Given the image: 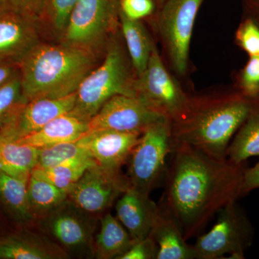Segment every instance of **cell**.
Here are the masks:
<instances>
[{
    "label": "cell",
    "mask_w": 259,
    "mask_h": 259,
    "mask_svg": "<svg viewBox=\"0 0 259 259\" xmlns=\"http://www.w3.org/2000/svg\"><path fill=\"white\" fill-rule=\"evenodd\" d=\"M244 168L189 145L174 144L161 209L175 218L186 240L200 233L220 209L241 196Z\"/></svg>",
    "instance_id": "cell-1"
},
{
    "label": "cell",
    "mask_w": 259,
    "mask_h": 259,
    "mask_svg": "<svg viewBox=\"0 0 259 259\" xmlns=\"http://www.w3.org/2000/svg\"><path fill=\"white\" fill-rule=\"evenodd\" d=\"M166 119L168 118L148 107L137 96L115 95L89 121L85 134L98 131L143 134L149 126Z\"/></svg>",
    "instance_id": "cell-12"
},
{
    "label": "cell",
    "mask_w": 259,
    "mask_h": 259,
    "mask_svg": "<svg viewBox=\"0 0 259 259\" xmlns=\"http://www.w3.org/2000/svg\"><path fill=\"white\" fill-rule=\"evenodd\" d=\"M29 179L19 178L0 171V199L21 221H33L28 202Z\"/></svg>",
    "instance_id": "cell-27"
},
{
    "label": "cell",
    "mask_w": 259,
    "mask_h": 259,
    "mask_svg": "<svg viewBox=\"0 0 259 259\" xmlns=\"http://www.w3.org/2000/svg\"><path fill=\"white\" fill-rule=\"evenodd\" d=\"M120 28L136 76L144 73L155 44L141 20H131L120 10Z\"/></svg>",
    "instance_id": "cell-21"
},
{
    "label": "cell",
    "mask_w": 259,
    "mask_h": 259,
    "mask_svg": "<svg viewBox=\"0 0 259 259\" xmlns=\"http://www.w3.org/2000/svg\"><path fill=\"white\" fill-rule=\"evenodd\" d=\"M156 2H157L158 8H159V7L164 3L165 0H156Z\"/></svg>",
    "instance_id": "cell-39"
},
{
    "label": "cell",
    "mask_w": 259,
    "mask_h": 259,
    "mask_svg": "<svg viewBox=\"0 0 259 259\" xmlns=\"http://www.w3.org/2000/svg\"><path fill=\"white\" fill-rule=\"evenodd\" d=\"M120 0H78L59 42L103 56L120 27Z\"/></svg>",
    "instance_id": "cell-5"
},
{
    "label": "cell",
    "mask_w": 259,
    "mask_h": 259,
    "mask_svg": "<svg viewBox=\"0 0 259 259\" xmlns=\"http://www.w3.org/2000/svg\"><path fill=\"white\" fill-rule=\"evenodd\" d=\"M217 221L193 246L196 259L244 258L254 236V228L236 203L231 202L220 209Z\"/></svg>",
    "instance_id": "cell-7"
},
{
    "label": "cell",
    "mask_w": 259,
    "mask_h": 259,
    "mask_svg": "<svg viewBox=\"0 0 259 259\" xmlns=\"http://www.w3.org/2000/svg\"><path fill=\"white\" fill-rule=\"evenodd\" d=\"M117 32L107 44L102 61L83 80L76 93L71 113L90 121L115 95L136 96L137 76L131 61L117 37Z\"/></svg>",
    "instance_id": "cell-4"
},
{
    "label": "cell",
    "mask_w": 259,
    "mask_h": 259,
    "mask_svg": "<svg viewBox=\"0 0 259 259\" xmlns=\"http://www.w3.org/2000/svg\"><path fill=\"white\" fill-rule=\"evenodd\" d=\"M44 40L35 20L10 10L0 15V61L18 65Z\"/></svg>",
    "instance_id": "cell-13"
},
{
    "label": "cell",
    "mask_w": 259,
    "mask_h": 259,
    "mask_svg": "<svg viewBox=\"0 0 259 259\" xmlns=\"http://www.w3.org/2000/svg\"><path fill=\"white\" fill-rule=\"evenodd\" d=\"M76 93L61 98L28 100L20 107L13 124L0 139L17 140L41 128L74 108Z\"/></svg>",
    "instance_id": "cell-15"
},
{
    "label": "cell",
    "mask_w": 259,
    "mask_h": 259,
    "mask_svg": "<svg viewBox=\"0 0 259 259\" xmlns=\"http://www.w3.org/2000/svg\"><path fill=\"white\" fill-rule=\"evenodd\" d=\"M103 56L61 42L42 40L19 64L24 99L27 102L61 98L76 93Z\"/></svg>",
    "instance_id": "cell-2"
},
{
    "label": "cell",
    "mask_w": 259,
    "mask_h": 259,
    "mask_svg": "<svg viewBox=\"0 0 259 259\" xmlns=\"http://www.w3.org/2000/svg\"><path fill=\"white\" fill-rule=\"evenodd\" d=\"M10 8L8 0H0V15L3 14L5 12L9 11Z\"/></svg>",
    "instance_id": "cell-37"
},
{
    "label": "cell",
    "mask_w": 259,
    "mask_h": 259,
    "mask_svg": "<svg viewBox=\"0 0 259 259\" xmlns=\"http://www.w3.org/2000/svg\"><path fill=\"white\" fill-rule=\"evenodd\" d=\"M150 235L157 244L156 259H196L193 246L187 243L178 223L163 209Z\"/></svg>",
    "instance_id": "cell-19"
},
{
    "label": "cell",
    "mask_w": 259,
    "mask_h": 259,
    "mask_svg": "<svg viewBox=\"0 0 259 259\" xmlns=\"http://www.w3.org/2000/svg\"><path fill=\"white\" fill-rule=\"evenodd\" d=\"M88 122L70 112L59 116L38 131L13 141L37 148L72 142L86 134Z\"/></svg>",
    "instance_id": "cell-18"
},
{
    "label": "cell",
    "mask_w": 259,
    "mask_h": 259,
    "mask_svg": "<svg viewBox=\"0 0 259 259\" xmlns=\"http://www.w3.org/2000/svg\"><path fill=\"white\" fill-rule=\"evenodd\" d=\"M237 40L250 56H259V28L251 19H247L237 32Z\"/></svg>",
    "instance_id": "cell-30"
},
{
    "label": "cell",
    "mask_w": 259,
    "mask_h": 259,
    "mask_svg": "<svg viewBox=\"0 0 259 259\" xmlns=\"http://www.w3.org/2000/svg\"><path fill=\"white\" fill-rule=\"evenodd\" d=\"M156 0H120V13L129 19L141 20L154 13Z\"/></svg>",
    "instance_id": "cell-32"
},
{
    "label": "cell",
    "mask_w": 259,
    "mask_h": 259,
    "mask_svg": "<svg viewBox=\"0 0 259 259\" xmlns=\"http://www.w3.org/2000/svg\"><path fill=\"white\" fill-rule=\"evenodd\" d=\"M19 74L18 65L0 61V87Z\"/></svg>",
    "instance_id": "cell-36"
},
{
    "label": "cell",
    "mask_w": 259,
    "mask_h": 259,
    "mask_svg": "<svg viewBox=\"0 0 259 259\" xmlns=\"http://www.w3.org/2000/svg\"><path fill=\"white\" fill-rule=\"evenodd\" d=\"M259 188V161L254 166L245 169L241 185V196Z\"/></svg>",
    "instance_id": "cell-35"
},
{
    "label": "cell",
    "mask_w": 259,
    "mask_h": 259,
    "mask_svg": "<svg viewBox=\"0 0 259 259\" xmlns=\"http://www.w3.org/2000/svg\"><path fill=\"white\" fill-rule=\"evenodd\" d=\"M39 148L19 144L13 140L0 139V171L29 179L38 163Z\"/></svg>",
    "instance_id": "cell-22"
},
{
    "label": "cell",
    "mask_w": 259,
    "mask_h": 259,
    "mask_svg": "<svg viewBox=\"0 0 259 259\" xmlns=\"http://www.w3.org/2000/svg\"><path fill=\"white\" fill-rule=\"evenodd\" d=\"M173 147L168 119L145 130L127 160V178L131 187L150 195L160 181L166 177V158Z\"/></svg>",
    "instance_id": "cell-6"
},
{
    "label": "cell",
    "mask_w": 259,
    "mask_h": 259,
    "mask_svg": "<svg viewBox=\"0 0 259 259\" xmlns=\"http://www.w3.org/2000/svg\"><path fill=\"white\" fill-rule=\"evenodd\" d=\"M67 199V192L31 172L28 184V202L33 220L40 221Z\"/></svg>",
    "instance_id": "cell-23"
},
{
    "label": "cell",
    "mask_w": 259,
    "mask_h": 259,
    "mask_svg": "<svg viewBox=\"0 0 259 259\" xmlns=\"http://www.w3.org/2000/svg\"><path fill=\"white\" fill-rule=\"evenodd\" d=\"M141 134L98 131L83 135L77 141L97 165L107 169L121 171V167L128 160Z\"/></svg>",
    "instance_id": "cell-14"
},
{
    "label": "cell",
    "mask_w": 259,
    "mask_h": 259,
    "mask_svg": "<svg viewBox=\"0 0 259 259\" xmlns=\"http://www.w3.org/2000/svg\"><path fill=\"white\" fill-rule=\"evenodd\" d=\"M81 156L89 155L78 141L39 148L38 163L35 167L49 168Z\"/></svg>",
    "instance_id": "cell-29"
},
{
    "label": "cell",
    "mask_w": 259,
    "mask_h": 259,
    "mask_svg": "<svg viewBox=\"0 0 259 259\" xmlns=\"http://www.w3.org/2000/svg\"><path fill=\"white\" fill-rule=\"evenodd\" d=\"M78 0H46L37 23L44 40L59 42Z\"/></svg>",
    "instance_id": "cell-25"
},
{
    "label": "cell",
    "mask_w": 259,
    "mask_h": 259,
    "mask_svg": "<svg viewBox=\"0 0 259 259\" xmlns=\"http://www.w3.org/2000/svg\"><path fill=\"white\" fill-rule=\"evenodd\" d=\"M241 86L245 96H259V56H250L241 75Z\"/></svg>",
    "instance_id": "cell-31"
},
{
    "label": "cell",
    "mask_w": 259,
    "mask_h": 259,
    "mask_svg": "<svg viewBox=\"0 0 259 259\" xmlns=\"http://www.w3.org/2000/svg\"><path fill=\"white\" fill-rule=\"evenodd\" d=\"M25 102L19 74L0 87V139L10 128Z\"/></svg>",
    "instance_id": "cell-28"
},
{
    "label": "cell",
    "mask_w": 259,
    "mask_h": 259,
    "mask_svg": "<svg viewBox=\"0 0 259 259\" xmlns=\"http://www.w3.org/2000/svg\"><path fill=\"white\" fill-rule=\"evenodd\" d=\"M69 255L53 240L34 233L0 238V259H64Z\"/></svg>",
    "instance_id": "cell-17"
},
{
    "label": "cell",
    "mask_w": 259,
    "mask_h": 259,
    "mask_svg": "<svg viewBox=\"0 0 259 259\" xmlns=\"http://www.w3.org/2000/svg\"><path fill=\"white\" fill-rule=\"evenodd\" d=\"M115 209L117 219L134 241L150 236L161 212V207L150 198V195L131 187L120 196Z\"/></svg>",
    "instance_id": "cell-16"
},
{
    "label": "cell",
    "mask_w": 259,
    "mask_h": 259,
    "mask_svg": "<svg viewBox=\"0 0 259 259\" xmlns=\"http://www.w3.org/2000/svg\"><path fill=\"white\" fill-rule=\"evenodd\" d=\"M130 186L127 176L121 171L95 165L83 173L68 192V199L90 214L106 211Z\"/></svg>",
    "instance_id": "cell-11"
},
{
    "label": "cell",
    "mask_w": 259,
    "mask_h": 259,
    "mask_svg": "<svg viewBox=\"0 0 259 259\" xmlns=\"http://www.w3.org/2000/svg\"><path fill=\"white\" fill-rule=\"evenodd\" d=\"M157 253V244L150 235L144 239L135 241L119 259H156Z\"/></svg>",
    "instance_id": "cell-33"
},
{
    "label": "cell",
    "mask_w": 259,
    "mask_h": 259,
    "mask_svg": "<svg viewBox=\"0 0 259 259\" xmlns=\"http://www.w3.org/2000/svg\"><path fill=\"white\" fill-rule=\"evenodd\" d=\"M46 0H8L10 8L37 22Z\"/></svg>",
    "instance_id": "cell-34"
},
{
    "label": "cell",
    "mask_w": 259,
    "mask_h": 259,
    "mask_svg": "<svg viewBox=\"0 0 259 259\" xmlns=\"http://www.w3.org/2000/svg\"><path fill=\"white\" fill-rule=\"evenodd\" d=\"M93 214L76 207L69 199L39 221L44 232L68 253L94 255L97 221Z\"/></svg>",
    "instance_id": "cell-10"
},
{
    "label": "cell",
    "mask_w": 259,
    "mask_h": 259,
    "mask_svg": "<svg viewBox=\"0 0 259 259\" xmlns=\"http://www.w3.org/2000/svg\"><path fill=\"white\" fill-rule=\"evenodd\" d=\"M259 156V103L254 104L249 115L237 131L227 150V158L235 164Z\"/></svg>",
    "instance_id": "cell-24"
},
{
    "label": "cell",
    "mask_w": 259,
    "mask_h": 259,
    "mask_svg": "<svg viewBox=\"0 0 259 259\" xmlns=\"http://www.w3.org/2000/svg\"><path fill=\"white\" fill-rule=\"evenodd\" d=\"M253 105L241 96L190 98L185 110L170 120L174 144L189 145L212 157L226 159L232 138Z\"/></svg>",
    "instance_id": "cell-3"
},
{
    "label": "cell",
    "mask_w": 259,
    "mask_h": 259,
    "mask_svg": "<svg viewBox=\"0 0 259 259\" xmlns=\"http://www.w3.org/2000/svg\"><path fill=\"white\" fill-rule=\"evenodd\" d=\"M134 242L117 218L107 213L100 220V230L94 238V255L99 259H119Z\"/></svg>",
    "instance_id": "cell-20"
},
{
    "label": "cell",
    "mask_w": 259,
    "mask_h": 259,
    "mask_svg": "<svg viewBox=\"0 0 259 259\" xmlns=\"http://www.w3.org/2000/svg\"><path fill=\"white\" fill-rule=\"evenodd\" d=\"M96 164V162L90 156H81L49 168L35 167L32 172L68 194L70 189L81 178L83 173Z\"/></svg>",
    "instance_id": "cell-26"
},
{
    "label": "cell",
    "mask_w": 259,
    "mask_h": 259,
    "mask_svg": "<svg viewBox=\"0 0 259 259\" xmlns=\"http://www.w3.org/2000/svg\"><path fill=\"white\" fill-rule=\"evenodd\" d=\"M248 4L259 9V0H247Z\"/></svg>",
    "instance_id": "cell-38"
},
{
    "label": "cell",
    "mask_w": 259,
    "mask_h": 259,
    "mask_svg": "<svg viewBox=\"0 0 259 259\" xmlns=\"http://www.w3.org/2000/svg\"><path fill=\"white\" fill-rule=\"evenodd\" d=\"M204 0H165L159 7L158 23L170 62L177 74L188 66L191 38L196 17Z\"/></svg>",
    "instance_id": "cell-8"
},
{
    "label": "cell",
    "mask_w": 259,
    "mask_h": 259,
    "mask_svg": "<svg viewBox=\"0 0 259 259\" xmlns=\"http://www.w3.org/2000/svg\"><path fill=\"white\" fill-rule=\"evenodd\" d=\"M135 90L148 107L170 120L180 115L190 101L166 69L155 45L146 69L136 77Z\"/></svg>",
    "instance_id": "cell-9"
}]
</instances>
